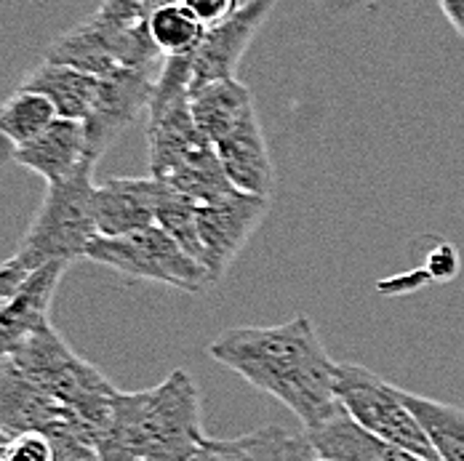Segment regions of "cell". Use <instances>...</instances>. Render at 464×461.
<instances>
[{"instance_id":"obj_1","label":"cell","mask_w":464,"mask_h":461,"mask_svg":"<svg viewBox=\"0 0 464 461\" xmlns=\"http://www.w3.org/2000/svg\"><path fill=\"white\" fill-rule=\"evenodd\" d=\"M208 355L254 389L276 398L304 429L321 427L342 408L336 398L339 363L307 315L265 328H230L208 344Z\"/></svg>"},{"instance_id":"obj_2","label":"cell","mask_w":464,"mask_h":461,"mask_svg":"<svg viewBox=\"0 0 464 461\" xmlns=\"http://www.w3.org/2000/svg\"><path fill=\"white\" fill-rule=\"evenodd\" d=\"M208 440L200 392L185 369L141 392H115L99 461H189Z\"/></svg>"},{"instance_id":"obj_3","label":"cell","mask_w":464,"mask_h":461,"mask_svg":"<svg viewBox=\"0 0 464 461\" xmlns=\"http://www.w3.org/2000/svg\"><path fill=\"white\" fill-rule=\"evenodd\" d=\"M93 168L96 160L89 158L70 179L46 187L44 203L38 206L33 225L14 254L27 270L48 262L72 264L75 259H86L89 245L99 237L93 211Z\"/></svg>"},{"instance_id":"obj_4","label":"cell","mask_w":464,"mask_h":461,"mask_svg":"<svg viewBox=\"0 0 464 461\" xmlns=\"http://www.w3.org/2000/svg\"><path fill=\"white\" fill-rule=\"evenodd\" d=\"M8 360L53 400L78 411L99 435L104 432L118 387L89 360L75 355L53 325L22 344Z\"/></svg>"},{"instance_id":"obj_5","label":"cell","mask_w":464,"mask_h":461,"mask_svg":"<svg viewBox=\"0 0 464 461\" xmlns=\"http://www.w3.org/2000/svg\"><path fill=\"white\" fill-rule=\"evenodd\" d=\"M0 432L44 435L56 461H99V429L35 387L8 358H0Z\"/></svg>"},{"instance_id":"obj_6","label":"cell","mask_w":464,"mask_h":461,"mask_svg":"<svg viewBox=\"0 0 464 461\" xmlns=\"http://www.w3.org/2000/svg\"><path fill=\"white\" fill-rule=\"evenodd\" d=\"M86 259L129 280L163 283L185 293H203L214 283L206 267L185 254L182 245L158 225L115 237L99 235L89 245Z\"/></svg>"},{"instance_id":"obj_7","label":"cell","mask_w":464,"mask_h":461,"mask_svg":"<svg viewBox=\"0 0 464 461\" xmlns=\"http://www.w3.org/2000/svg\"><path fill=\"white\" fill-rule=\"evenodd\" d=\"M44 59L102 78L118 67L160 72L166 56L152 43L147 22L144 24H115V22H107L93 14L92 19H86L78 27H72L70 33L59 35L46 48Z\"/></svg>"},{"instance_id":"obj_8","label":"cell","mask_w":464,"mask_h":461,"mask_svg":"<svg viewBox=\"0 0 464 461\" xmlns=\"http://www.w3.org/2000/svg\"><path fill=\"white\" fill-rule=\"evenodd\" d=\"M336 398L342 408L376 437L406 448L421 459L440 461L414 411L403 400L401 387H392L390 381L358 363H339Z\"/></svg>"},{"instance_id":"obj_9","label":"cell","mask_w":464,"mask_h":461,"mask_svg":"<svg viewBox=\"0 0 464 461\" xmlns=\"http://www.w3.org/2000/svg\"><path fill=\"white\" fill-rule=\"evenodd\" d=\"M270 208V197L232 192L217 203L198 206V232L203 243V267L217 283L248 243Z\"/></svg>"},{"instance_id":"obj_10","label":"cell","mask_w":464,"mask_h":461,"mask_svg":"<svg viewBox=\"0 0 464 461\" xmlns=\"http://www.w3.org/2000/svg\"><path fill=\"white\" fill-rule=\"evenodd\" d=\"M155 78L158 72L134 67H118L99 78L92 112L83 120L92 158L99 160L141 112H147L155 91Z\"/></svg>"},{"instance_id":"obj_11","label":"cell","mask_w":464,"mask_h":461,"mask_svg":"<svg viewBox=\"0 0 464 461\" xmlns=\"http://www.w3.org/2000/svg\"><path fill=\"white\" fill-rule=\"evenodd\" d=\"M276 0H248L237 5L227 19L206 27L203 41L189 53L192 64V89L211 83V81H225L235 78L237 62L246 53L248 43L270 16ZM189 89V91H192Z\"/></svg>"},{"instance_id":"obj_12","label":"cell","mask_w":464,"mask_h":461,"mask_svg":"<svg viewBox=\"0 0 464 461\" xmlns=\"http://www.w3.org/2000/svg\"><path fill=\"white\" fill-rule=\"evenodd\" d=\"M67 267L64 262L35 267L0 310V358H11L22 344L51 328V304Z\"/></svg>"},{"instance_id":"obj_13","label":"cell","mask_w":464,"mask_h":461,"mask_svg":"<svg viewBox=\"0 0 464 461\" xmlns=\"http://www.w3.org/2000/svg\"><path fill=\"white\" fill-rule=\"evenodd\" d=\"M163 182L155 177H112L93 189L99 235L115 237L155 225V206Z\"/></svg>"},{"instance_id":"obj_14","label":"cell","mask_w":464,"mask_h":461,"mask_svg":"<svg viewBox=\"0 0 464 461\" xmlns=\"http://www.w3.org/2000/svg\"><path fill=\"white\" fill-rule=\"evenodd\" d=\"M214 149L219 155V163L227 179L240 192L270 197L276 187V168H273V158H270L256 110L246 112L243 120L230 134H225L214 144Z\"/></svg>"},{"instance_id":"obj_15","label":"cell","mask_w":464,"mask_h":461,"mask_svg":"<svg viewBox=\"0 0 464 461\" xmlns=\"http://www.w3.org/2000/svg\"><path fill=\"white\" fill-rule=\"evenodd\" d=\"M302 440L310 446L313 456L324 461H427L376 437L344 408L325 418L321 427L304 429Z\"/></svg>"},{"instance_id":"obj_16","label":"cell","mask_w":464,"mask_h":461,"mask_svg":"<svg viewBox=\"0 0 464 461\" xmlns=\"http://www.w3.org/2000/svg\"><path fill=\"white\" fill-rule=\"evenodd\" d=\"M19 166L46 179V185H56L70 179L92 155L86 144L83 120L56 118L44 134L14 147L11 155ZM96 160V158H93Z\"/></svg>"},{"instance_id":"obj_17","label":"cell","mask_w":464,"mask_h":461,"mask_svg":"<svg viewBox=\"0 0 464 461\" xmlns=\"http://www.w3.org/2000/svg\"><path fill=\"white\" fill-rule=\"evenodd\" d=\"M24 91H35L46 96L51 107L56 110V118H70V120H86L92 112L99 78L72 70L67 64H56L44 59L38 67H33L24 81L19 83Z\"/></svg>"},{"instance_id":"obj_18","label":"cell","mask_w":464,"mask_h":461,"mask_svg":"<svg viewBox=\"0 0 464 461\" xmlns=\"http://www.w3.org/2000/svg\"><path fill=\"white\" fill-rule=\"evenodd\" d=\"M256 110L254 107V93L248 86H243L237 78L225 81H211L189 91V112L198 126V131L217 144L225 134L243 120L246 112Z\"/></svg>"},{"instance_id":"obj_19","label":"cell","mask_w":464,"mask_h":461,"mask_svg":"<svg viewBox=\"0 0 464 461\" xmlns=\"http://www.w3.org/2000/svg\"><path fill=\"white\" fill-rule=\"evenodd\" d=\"M403 400L414 411L427 440L440 461H464V408L440 403L403 389Z\"/></svg>"},{"instance_id":"obj_20","label":"cell","mask_w":464,"mask_h":461,"mask_svg":"<svg viewBox=\"0 0 464 461\" xmlns=\"http://www.w3.org/2000/svg\"><path fill=\"white\" fill-rule=\"evenodd\" d=\"M160 182H166L169 187H174L177 192L192 197L195 203H217V200L227 197L232 192H237V187L227 179V174H225V168L219 163V155H217L214 144H206L203 149L189 155L182 166H177Z\"/></svg>"},{"instance_id":"obj_21","label":"cell","mask_w":464,"mask_h":461,"mask_svg":"<svg viewBox=\"0 0 464 461\" xmlns=\"http://www.w3.org/2000/svg\"><path fill=\"white\" fill-rule=\"evenodd\" d=\"M294 435L280 427H259L230 440L208 437L189 461H285Z\"/></svg>"},{"instance_id":"obj_22","label":"cell","mask_w":464,"mask_h":461,"mask_svg":"<svg viewBox=\"0 0 464 461\" xmlns=\"http://www.w3.org/2000/svg\"><path fill=\"white\" fill-rule=\"evenodd\" d=\"M56 120V110L46 96L35 91L16 89L0 104V137H5L14 147L27 144L38 134H44Z\"/></svg>"},{"instance_id":"obj_23","label":"cell","mask_w":464,"mask_h":461,"mask_svg":"<svg viewBox=\"0 0 464 461\" xmlns=\"http://www.w3.org/2000/svg\"><path fill=\"white\" fill-rule=\"evenodd\" d=\"M147 30L152 43L163 56H187L192 53L206 35V24L195 19L185 3H171L158 8L147 19Z\"/></svg>"},{"instance_id":"obj_24","label":"cell","mask_w":464,"mask_h":461,"mask_svg":"<svg viewBox=\"0 0 464 461\" xmlns=\"http://www.w3.org/2000/svg\"><path fill=\"white\" fill-rule=\"evenodd\" d=\"M198 206L200 203H195L192 197H187L163 182L158 206H155V225L166 235H171L182 245L185 254L203 264V243H200V232H198Z\"/></svg>"},{"instance_id":"obj_25","label":"cell","mask_w":464,"mask_h":461,"mask_svg":"<svg viewBox=\"0 0 464 461\" xmlns=\"http://www.w3.org/2000/svg\"><path fill=\"white\" fill-rule=\"evenodd\" d=\"M0 461H56L51 440L38 432H0Z\"/></svg>"},{"instance_id":"obj_26","label":"cell","mask_w":464,"mask_h":461,"mask_svg":"<svg viewBox=\"0 0 464 461\" xmlns=\"http://www.w3.org/2000/svg\"><path fill=\"white\" fill-rule=\"evenodd\" d=\"M179 0H102L96 16L115 22V24H144L158 8L171 5Z\"/></svg>"},{"instance_id":"obj_27","label":"cell","mask_w":464,"mask_h":461,"mask_svg":"<svg viewBox=\"0 0 464 461\" xmlns=\"http://www.w3.org/2000/svg\"><path fill=\"white\" fill-rule=\"evenodd\" d=\"M182 3L195 14V19L203 22L206 27L227 19L232 11L237 8V0H182Z\"/></svg>"},{"instance_id":"obj_28","label":"cell","mask_w":464,"mask_h":461,"mask_svg":"<svg viewBox=\"0 0 464 461\" xmlns=\"http://www.w3.org/2000/svg\"><path fill=\"white\" fill-rule=\"evenodd\" d=\"M33 270H27L16 256L0 262V310L8 304V299L16 293V288L24 283V277L30 275Z\"/></svg>"},{"instance_id":"obj_29","label":"cell","mask_w":464,"mask_h":461,"mask_svg":"<svg viewBox=\"0 0 464 461\" xmlns=\"http://www.w3.org/2000/svg\"><path fill=\"white\" fill-rule=\"evenodd\" d=\"M443 14L449 16V22L454 24V30L464 38V0H438Z\"/></svg>"},{"instance_id":"obj_30","label":"cell","mask_w":464,"mask_h":461,"mask_svg":"<svg viewBox=\"0 0 464 461\" xmlns=\"http://www.w3.org/2000/svg\"><path fill=\"white\" fill-rule=\"evenodd\" d=\"M285 461H299V456H296V448H294V440H291V448H288V459Z\"/></svg>"}]
</instances>
